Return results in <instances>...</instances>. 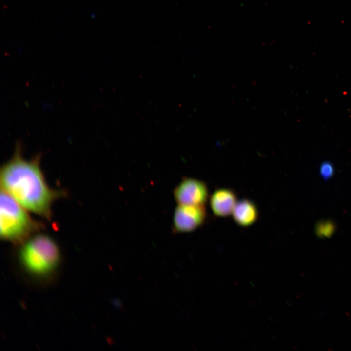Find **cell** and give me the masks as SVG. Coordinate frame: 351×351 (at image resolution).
<instances>
[{
  "label": "cell",
  "instance_id": "obj_1",
  "mask_svg": "<svg viewBox=\"0 0 351 351\" xmlns=\"http://www.w3.org/2000/svg\"><path fill=\"white\" fill-rule=\"evenodd\" d=\"M39 157L38 155L32 159H24L18 143L13 156L1 169L0 183L3 190L27 211L50 219L53 203L65 194L48 186L39 166Z\"/></svg>",
  "mask_w": 351,
  "mask_h": 351
},
{
  "label": "cell",
  "instance_id": "obj_2",
  "mask_svg": "<svg viewBox=\"0 0 351 351\" xmlns=\"http://www.w3.org/2000/svg\"><path fill=\"white\" fill-rule=\"evenodd\" d=\"M20 260L26 271L38 278L50 277L58 268L60 260L58 247L49 236L39 234L22 243Z\"/></svg>",
  "mask_w": 351,
  "mask_h": 351
},
{
  "label": "cell",
  "instance_id": "obj_3",
  "mask_svg": "<svg viewBox=\"0 0 351 351\" xmlns=\"http://www.w3.org/2000/svg\"><path fill=\"white\" fill-rule=\"evenodd\" d=\"M1 238L15 244L24 243L42 228V224L32 218L26 209L1 190L0 199Z\"/></svg>",
  "mask_w": 351,
  "mask_h": 351
},
{
  "label": "cell",
  "instance_id": "obj_4",
  "mask_svg": "<svg viewBox=\"0 0 351 351\" xmlns=\"http://www.w3.org/2000/svg\"><path fill=\"white\" fill-rule=\"evenodd\" d=\"M173 194L178 205H204L208 199V190L203 181L187 178L175 188Z\"/></svg>",
  "mask_w": 351,
  "mask_h": 351
},
{
  "label": "cell",
  "instance_id": "obj_5",
  "mask_svg": "<svg viewBox=\"0 0 351 351\" xmlns=\"http://www.w3.org/2000/svg\"><path fill=\"white\" fill-rule=\"evenodd\" d=\"M206 217L204 205H178L173 216L174 230L177 233L192 232L203 223Z\"/></svg>",
  "mask_w": 351,
  "mask_h": 351
},
{
  "label": "cell",
  "instance_id": "obj_6",
  "mask_svg": "<svg viewBox=\"0 0 351 351\" xmlns=\"http://www.w3.org/2000/svg\"><path fill=\"white\" fill-rule=\"evenodd\" d=\"M210 203L215 215L226 217L232 214L237 203L236 195L231 189H218L212 194Z\"/></svg>",
  "mask_w": 351,
  "mask_h": 351
},
{
  "label": "cell",
  "instance_id": "obj_7",
  "mask_svg": "<svg viewBox=\"0 0 351 351\" xmlns=\"http://www.w3.org/2000/svg\"><path fill=\"white\" fill-rule=\"evenodd\" d=\"M232 215L234 222L239 226L248 227L257 221L258 211L257 206L253 201L243 199L237 202Z\"/></svg>",
  "mask_w": 351,
  "mask_h": 351
},
{
  "label": "cell",
  "instance_id": "obj_8",
  "mask_svg": "<svg viewBox=\"0 0 351 351\" xmlns=\"http://www.w3.org/2000/svg\"><path fill=\"white\" fill-rule=\"evenodd\" d=\"M333 165L329 161L323 162L320 166V175L324 180L330 179L333 175Z\"/></svg>",
  "mask_w": 351,
  "mask_h": 351
}]
</instances>
